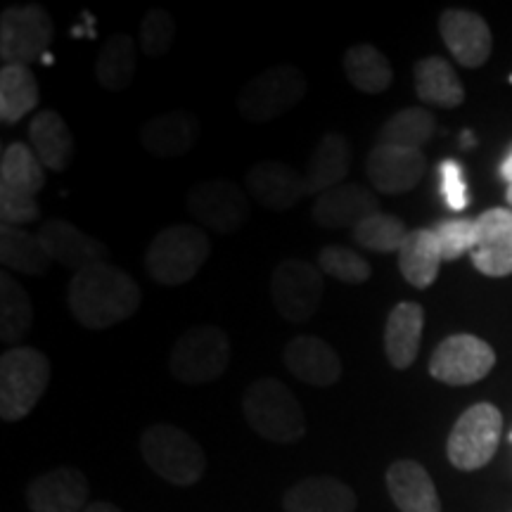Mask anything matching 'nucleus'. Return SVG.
<instances>
[{"label":"nucleus","instance_id":"dca6fc26","mask_svg":"<svg viewBox=\"0 0 512 512\" xmlns=\"http://www.w3.org/2000/svg\"><path fill=\"white\" fill-rule=\"evenodd\" d=\"M247 192L268 211H287L309 197L304 174L283 162H256L245 176Z\"/></svg>","mask_w":512,"mask_h":512},{"label":"nucleus","instance_id":"58836bf2","mask_svg":"<svg viewBox=\"0 0 512 512\" xmlns=\"http://www.w3.org/2000/svg\"><path fill=\"white\" fill-rule=\"evenodd\" d=\"M444 261H456L475 247V219H446L432 228Z\"/></svg>","mask_w":512,"mask_h":512},{"label":"nucleus","instance_id":"f3484780","mask_svg":"<svg viewBox=\"0 0 512 512\" xmlns=\"http://www.w3.org/2000/svg\"><path fill=\"white\" fill-rule=\"evenodd\" d=\"M88 479L74 467H57L31 479L27 503L31 512H86Z\"/></svg>","mask_w":512,"mask_h":512},{"label":"nucleus","instance_id":"4be33fe9","mask_svg":"<svg viewBox=\"0 0 512 512\" xmlns=\"http://www.w3.org/2000/svg\"><path fill=\"white\" fill-rule=\"evenodd\" d=\"M358 498L337 477H306L285 491V512H356Z\"/></svg>","mask_w":512,"mask_h":512},{"label":"nucleus","instance_id":"20e7f679","mask_svg":"<svg viewBox=\"0 0 512 512\" xmlns=\"http://www.w3.org/2000/svg\"><path fill=\"white\" fill-rule=\"evenodd\" d=\"M50 384V361L43 351L12 347L0 358V418L17 422L34 411Z\"/></svg>","mask_w":512,"mask_h":512},{"label":"nucleus","instance_id":"c9c22d12","mask_svg":"<svg viewBox=\"0 0 512 512\" xmlns=\"http://www.w3.org/2000/svg\"><path fill=\"white\" fill-rule=\"evenodd\" d=\"M408 233H411V230L406 228V223H403L399 216L377 211V214H373L363 223H358L354 228V240L356 245L368 249V252L399 254V249L403 242H406Z\"/></svg>","mask_w":512,"mask_h":512},{"label":"nucleus","instance_id":"423d86ee","mask_svg":"<svg viewBox=\"0 0 512 512\" xmlns=\"http://www.w3.org/2000/svg\"><path fill=\"white\" fill-rule=\"evenodd\" d=\"M306 91L309 83L302 69L294 64H275L247 81L238 98V110L252 124H268L297 107L306 98Z\"/></svg>","mask_w":512,"mask_h":512},{"label":"nucleus","instance_id":"37998d69","mask_svg":"<svg viewBox=\"0 0 512 512\" xmlns=\"http://www.w3.org/2000/svg\"><path fill=\"white\" fill-rule=\"evenodd\" d=\"M505 200H508V204L512 207V185H508V190H505Z\"/></svg>","mask_w":512,"mask_h":512},{"label":"nucleus","instance_id":"39448f33","mask_svg":"<svg viewBox=\"0 0 512 512\" xmlns=\"http://www.w3.org/2000/svg\"><path fill=\"white\" fill-rule=\"evenodd\" d=\"M145 463L150 470L174 486H192L204 477L207 458L202 446L176 425H152L140 439Z\"/></svg>","mask_w":512,"mask_h":512},{"label":"nucleus","instance_id":"a211bd4d","mask_svg":"<svg viewBox=\"0 0 512 512\" xmlns=\"http://www.w3.org/2000/svg\"><path fill=\"white\" fill-rule=\"evenodd\" d=\"M377 211H380V200L373 192L358 183H342L316 197L311 216L320 228L354 230L358 223L370 219Z\"/></svg>","mask_w":512,"mask_h":512},{"label":"nucleus","instance_id":"7ed1b4c3","mask_svg":"<svg viewBox=\"0 0 512 512\" xmlns=\"http://www.w3.org/2000/svg\"><path fill=\"white\" fill-rule=\"evenodd\" d=\"M211 245L200 226L176 223L152 238L145 252L147 275L159 285L178 287L190 283L207 264Z\"/></svg>","mask_w":512,"mask_h":512},{"label":"nucleus","instance_id":"412c9836","mask_svg":"<svg viewBox=\"0 0 512 512\" xmlns=\"http://www.w3.org/2000/svg\"><path fill=\"white\" fill-rule=\"evenodd\" d=\"M200 138V119L185 110L164 112L140 128V143L159 159L188 155Z\"/></svg>","mask_w":512,"mask_h":512},{"label":"nucleus","instance_id":"5701e85b","mask_svg":"<svg viewBox=\"0 0 512 512\" xmlns=\"http://www.w3.org/2000/svg\"><path fill=\"white\" fill-rule=\"evenodd\" d=\"M425 311L415 302H399L389 311L384 325V354L396 370H406L420 354Z\"/></svg>","mask_w":512,"mask_h":512},{"label":"nucleus","instance_id":"e433bc0d","mask_svg":"<svg viewBox=\"0 0 512 512\" xmlns=\"http://www.w3.org/2000/svg\"><path fill=\"white\" fill-rule=\"evenodd\" d=\"M318 268L323 271V275H330V278L347 285H363L368 283L370 275H373L366 256H361L354 252V249L342 245H330L320 249Z\"/></svg>","mask_w":512,"mask_h":512},{"label":"nucleus","instance_id":"f03ea898","mask_svg":"<svg viewBox=\"0 0 512 512\" xmlns=\"http://www.w3.org/2000/svg\"><path fill=\"white\" fill-rule=\"evenodd\" d=\"M247 425L273 444H294L306 434V415L290 387L275 377H261L242 396Z\"/></svg>","mask_w":512,"mask_h":512},{"label":"nucleus","instance_id":"393cba45","mask_svg":"<svg viewBox=\"0 0 512 512\" xmlns=\"http://www.w3.org/2000/svg\"><path fill=\"white\" fill-rule=\"evenodd\" d=\"M29 147L48 171H67L74 159L69 124L53 110H41L29 121Z\"/></svg>","mask_w":512,"mask_h":512},{"label":"nucleus","instance_id":"f257e3e1","mask_svg":"<svg viewBox=\"0 0 512 512\" xmlns=\"http://www.w3.org/2000/svg\"><path fill=\"white\" fill-rule=\"evenodd\" d=\"M67 304L83 328L105 330L131 318L143 304V292L131 273L112 264H98L74 273Z\"/></svg>","mask_w":512,"mask_h":512},{"label":"nucleus","instance_id":"79ce46f5","mask_svg":"<svg viewBox=\"0 0 512 512\" xmlns=\"http://www.w3.org/2000/svg\"><path fill=\"white\" fill-rule=\"evenodd\" d=\"M86 512H121L117 505H112V503H107V501H98V503H91L86 508Z\"/></svg>","mask_w":512,"mask_h":512},{"label":"nucleus","instance_id":"2f4dec72","mask_svg":"<svg viewBox=\"0 0 512 512\" xmlns=\"http://www.w3.org/2000/svg\"><path fill=\"white\" fill-rule=\"evenodd\" d=\"M344 74L356 91L366 95H380L394 81L392 64L370 43H358L344 53Z\"/></svg>","mask_w":512,"mask_h":512},{"label":"nucleus","instance_id":"a19ab883","mask_svg":"<svg viewBox=\"0 0 512 512\" xmlns=\"http://www.w3.org/2000/svg\"><path fill=\"white\" fill-rule=\"evenodd\" d=\"M501 178L508 185H512V147H510L508 155H505L503 162H501Z\"/></svg>","mask_w":512,"mask_h":512},{"label":"nucleus","instance_id":"c03bdc74","mask_svg":"<svg viewBox=\"0 0 512 512\" xmlns=\"http://www.w3.org/2000/svg\"><path fill=\"white\" fill-rule=\"evenodd\" d=\"M510 439H512V434H510Z\"/></svg>","mask_w":512,"mask_h":512},{"label":"nucleus","instance_id":"ea45409f","mask_svg":"<svg viewBox=\"0 0 512 512\" xmlns=\"http://www.w3.org/2000/svg\"><path fill=\"white\" fill-rule=\"evenodd\" d=\"M439 176H441V195L448 207L453 211H463L470 204V195H467V183H465V171L456 159H444L439 164Z\"/></svg>","mask_w":512,"mask_h":512},{"label":"nucleus","instance_id":"473e14b6","mask_svg":"<svg viewBox=\"0 0 512 512\" xmlns=\"http://www.w3.org/2000/svg\"><path fill=\"white\" fill-rule=\"evenodd\" d=\"M136 55L138 46L133 36H112L100 50L98 62H95V76H98L100 86L110 93L126 91L136 76Z\"/></svg>","mask_w":512,"mask_h":512},{"label":"nucleus","instance_id":"9d476101","mask_svg":"<svg viewBox=\"0 0 512 512\" xmlns=\"http://www.w3.org/2000/svg\"><path fill=\"white\" fill-rule=\"evenodd\" d=\"M325 292V275L304 259H285L271 275V299L287 323H306L318 311Z\"/></svg>","mask_w":512,"mask_h":512},{"label":"nucleus","instance_id":"c756f323","mask_svg":"<svg viewBox=\"0 0 512 512\" xmlns=\"http://www.w3.org/2000/svg\"><path fill=\"white\" fill-rule=\"evenodd\" d=\"M0 261L12 273L43 275L53 264L38 233L0 223Z\"/></svg>","mask_w":512,"mask_h":512},{"label":"nucleus","instance_id":"7c9ffc66","mask_svg":"<svg viewBox=\"0 0 512 512\" xmlns=\"http://www.w3.org/2000/svg\"><path fill=\"white\" fill-rule=\"evenodd\" d=\"M38 98V79L31 67H19V64H5L0 69V121L3 124H17L36 110Z\"/></svg>","mask_w":512,"mask_h":512},{"label":"nucleus","instance_id":"9b49d317","mask_svg":"<svg viewBox=\"0 0 512 512\" xmlns=\"http://www.w3.org/2000/svg\"><path fill=\"white\" fill-rule=\"evenodd\" d=\"M188 211L202 228L219 235H233L249 219V200L245 190L228 178H209L188 192Z\"/></svg>","mask_w":512,"mask_h":512},{"label":"nucleus","instance_id":"b1692460","mask_svg":"<svg viewBox=\"0 0 512 512\" xmlns=\"http://www.w3.org/2000/svg\"><path fill=\"white\" fill-rule=\"evenodd\" d=\"M387 489L401 512H441L437 486L415 460H396L389 465Z\"/></svg>","mask_w":512,"mask_h":512},{"label":"nucleus","instance_id":"0eeeda50","mask_svg":"<svg viewBox=\"0 0 512 512\" xmlns=\"http://www.w3.org/2000/svg\"><path fill=\"white\" fill-rule=\"evenodd\" d=\"M230 363V339L219 325H195L171 347L169 370L183 384L219 380Z\"/></svg>","mask_w":512,"mask_h":512},{"label":"nucleus","instance_id":"4c0bfd02","mask_svg":"<svg viewBox=\"0 0 512 512\" xmlns=\"http://www.w3.org/2000/svg\"><path fill=\"white\" fill-rule=\"evenodd\" d=\"M176 41V19L162 8L147 10L140 22V48L147 57H162Z\"/></svg>","mask_w":512,"mask_h":512},{"label":"nucleus","instance_id":"f8f14e48","mask_svg":"<svg viewBox=\"0 0 512 512\" xmlns=\"http://www.w3.org/2000/svg\"><path fill=\"white\" fill-rule=\"evenodd\" d=\"M496 366V351L475 335H451L439 344L432 354L430 375L434 380L451 384V387H465L484 380Z\"/></svg>","mask_w":512,"mask_h":512},{"label":"nucleus","instance_id":"a878e982","mask_svg":"<svg viewBox=\"0 0 512 512\" xmlns=\"http://www.w3.org/2000/svg\"><path fill=\"white\" fill-rule=\"evenodd\" d=\"M46 185V166L38 162L29 145L10 143L0 157V197L36 200Z\"/></svg>","mask_w":512,"mask_h":512},{"label":"nucleus","instance_id":"6ab92c4d","mask_svg":"<svg viewBox=\"0 0 512 512\" xmlns=\"http://www.w3.org/2000/svg\"><path fill=\"white\" fill-rule=\"evenodd\" d=\"M439 34L444 38L446 48L456 57L458 64L467 69H477L489 60L491 55V29L470 10H446L439 17Z\"/></svg>","mask_w":512,"mask_h":512},{"label":"nucleus","instance_id":"bb28decb","mask_svg":"<svg viewBox=\"0 0 512 512\" xmlns=\"http://www.w3.org/2000/svg\"><path fill=\"white\" fill-rule=\"evenodd\" d=\"M351 169V145L339 133H328L318 140L316 150L306 164L304 178L309 195H323L337 185H342Z\"/></svg>","mask_w":512,"mask_h":512},{"label":"nucleus","instance_id":"72a5a7b5","mask_svg":"<svg viewBox=\"0 0 512 512\" xmlns=\"http://www.w3.org/2000/svg\"><path fill=\"white\" fill-rule=\"evenodd\" d=\"M34 323V306L27 290L10 273L0 275V339L15 344Z\"/></svg>","mask_w":512,"mask_h":512},{"label":"nucleus","instance_id":"f704fd0d","mask_svg":"<svg viewBox=\"0 0 512 512\" xmlns=\"http://www.w3.org/2000/svg\"><path fill=\"white\" fill-rule=\"evenodd\" d=\"M434 114L425 107H408V110L396 112L394 117L387 119V124L380 128L377 143L380 145H396L411 147V150H422V145L430 143L434 136Z\"/></svg>","mask_w":512,"mask_h":512},{"label":"nucleus","instance_id":"aec40b11","mask_svg":"<svg viewBox=\"0 0 512 512\" xmlns=\"http://www.w3.org/2000/svg\"><path fill=\"white\" fill-rule=\"evenodd\" d=\"M285 368L311 387H332L342 377V361L337 351L320 337L302 335L287 342L283 351Z\"/></svg>","mask_w":512,"mask_h":512},{"label":"nucleus","instance_id":"1a4fd4ad","mask_svg":"<svg viewBox=\"0 0 512 512\" xmlns=\"http://www.w3.org/2000/svg\"><path fill=\"white\" fill-rule=\"evenodd\" d=\"M53 41V19L38 3L10 5L0 15V57L3 64L31 67Z\"/></svg>","mask_w":512,"mask_h":512},{"label":"nucleus","instance_id":"cd10ccee","mask_svg":"<svg viewBox=\"0 0 512 512\" xmlns=\"http://www.w3.org/2000/svg\"><path fill=\"white\" fill-rule=\"evenodd\" d=\"M441 261H444V254L432 228L411 230L399 249L401 275L418 290H427L437 280Z\"/></svg>","mask_w":512,"mask_h":512},{"label":"nucleus","instance_id":"ddd939ff","mask_svg":"<svg viewBox=\"0 0 512 512\" xmlns=\"http://www.w3.org/2000/svg\"><path fill=\"white\" fill-rule=\"evenodd\" d=\"M38 238H41L43 247H46L48 256L55 264L69 268L74 273H81L98 264H107V256H110V249H107L105 242L83 233L74 223L62 219H48L38 228Z\"/></svg>","mask_w":512,"mask_h":512},{"label":"nucleus","instance_id":"c85d7f7f","mask_svg":"<svg viewBox=\"0 0 512 512\" xmlns=\"http://www.w3.org/2000/svg\"><path fill=\"white\" fill-rule=\"evenodd\" d=\"M415 93L425 105L458 107L465 100V88L456 69L444 57H425L415 64Z\"/></svg>","mask_w":512,"mask_h":512},{"label":"nucleus","instance_id":"6e6552de","mask_svg":"<svg viewBox=\"0 0 512 512\" xmlns=\"http://www.w3.org/2000/svg\"><path fill=\"white\" fill-rule=\"evenodd\" d=\"M503 434V415L494 403H475L460 415L448 437L446 453L453 467L479 470L496 456Z\"/></svg>","mask_w":512,"mask_h":512},{"label":"nucleus","instance_id":"2eb2a0df","mask_svg":"<svg viewBox=\"0 0 512 512\" xmlns=\"http://www.w3.org/2000/svg\"><path fill=\"white\" fill-rule=\"evenodd\" d=\"M425 171V155L422 150H411V147L377 143L366 162L370 185L382 195H401V192L413 190L422 181Z\"/></svg>","mask_w":512,"mask_h":512},{"label":"nucleus","instance_id":"4468645a","mask_svg":"<svg viewBox=\"0 0 512 512\" xmlns=\"http://www.w3.org/2000/svg\"><path fill=\"white\" fill-rule=\"evenodd\" d=\"M472 264L489 278L512 273V209H489L475 219V247Z\"/></svg>","mask_w":512,"mask_h":512}]
</instances>
